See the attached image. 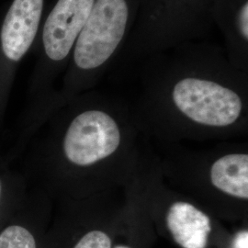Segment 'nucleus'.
<instances>
[{"label": "nucleus", "mask_w": 248, "mask_h": 248, "mask_svg": "<svg viewBox=\"0 0 248 248\" xmlns=\"http://www.w3.org/2000/svg\"><path fill=\"white\" fill-rule=\"evenodd\" d=\"M121 140V129L112 113L105 107H90L73 118L62 151L72 165L87 168L113 155Z\"/></svg>", "instance_id": "obj_4"}, {"label": "nucleus", "mask_w": 248, "mask_h": 248, "mask_svg": "<svg viewBox=\"0 0 248 248\" xmlns=\"http://www.w3.org/2000/svg\"><path fill=\"white\" fill-rule=\"evenodd\" d=\"M45 0H14L1 29V47L10 62L20 61L34 43Z\"/></svg>", "instance_id": "obj_5"}, {"label": "nucleus", "mask_w": 248, "mask_h": 248, "mask_svg": "<svg viewBox=\"0 0 248 248\" xmlns=\"http://www.w3.org/2000/svg\"><path fill=\"white\" fill-rule=\"evenodd\" d=\"M215 0H142L120 57L147 58L177 45L201 41L213 26Z\"/></svg>", "instance_id": "obj_2"}, {"label": "nucleus", "mask_w": 248, "mask_h": 248, "mask_svg": "<svg viewBox=\"0 0 248 248\" xmlns=\"http://www.w3.org/2000/svg\"><path fill=\"white\" fill-rule=\"evenodd\" d=\"M213 186L227 195L248 199V155L229 154L216 160L210 170Z\"/></svg>", "instance_id": "obj_8"}, {"label": "nucleus", "mask_w": 248, "mask_h": 248, "mask_svg": "<svg viewBox=\"0 0 248 248\" xmlns=\"http://www.w3.org/2000/svg\"><path fill=\"white\" fill-rule=\"evenodd\" d=\"M1 189H2V186H1V181H0V198H1Z\"/></svg>", "instance_id": "obj_13"}, {"label": "nucleus", "mask_w": 248, "mask_h": 248, "mask_svg": "<svg viewBox=\"0 0 248 248\" xmlns=\"http://www.w3.org/2000/svg\"><path fill=\"white\" fill-rule=\"evenodd\" d=\"M142 0H96L71 55L74 78L84 84L119 57L135 24Z\"/></svg>", "instance_id": "obj_3"}, {"label": "nucleus", "mask_w": 248, "mask_h": 248, "mask_svg": "<svg viewBox=\"0 0 248 248\" xmlns=\"http://www.w3.org/2000/svg\"><path fill=\"white\" fill-rule=\"evenodd\" d=\"M230 248H248V232L240 231L233 237Z\"/></svg>", "instance_id": "obj_11"}, {"label": "nucleus", "mask_w": 248, "mask_h": 248, "mask_svg": "<svg viewBox=\"0 0 248 248\" xmlns=\"http://www.w3.org/2000/svg\"><path fill=\"white\" fill-rule=\"evenodd\" d=\"M114 248H130L129 247H126V246H117Z\"/></svg>", "instance_id": "obj_12"}, {"label": "nucleus", "mask_w": 248, "mask_h": 248, "mask_svg": "<svg viewBox=\"0 0 248 248\" xmlns=\"http://www.w3.org/2000/svg\"><path fill=\"white\" fill-rule=\"evenodd\" d=\"M159 67L153 100L189 122L210 127L236 124L246 109L244 74L224 49L202 41L147 57Z\"/></svg>", "instance_id": "obj_1"}, {"label": "nucleus", "mask_w": 248, "mask_h": 248, "mask_svg": "<svg viewBox=\"0 0 248 248\" xmlns=\"http://www.w3.org/2000/svg\"><path fill=\"white\" fill-rule=\"evenodd\" d=\"M167 225L181 248H207L212 230L211 220L194 205L186 202H176L170 205Z\"/></svg>", "instance_id": "obj_7"}, {"label": "nucleus", "mask_w": 248, "mask_h": 248, "mask_svg": "<svg viewBox=\"0 0 248 248\" xmlns=\"http://www.w3.org/2000/svg\"><path fill=\"white\" fill-rule=\"evenodd\" d=\"M213 25L222 31L231 63L247 73L248 67V0H215Z\"/></svg>", "instance_id": "obj_6"}, {"label": "nucleus", "mask_w": 248, "mask_h": 248, "mask_svg": "<svg viewBox=\"0 0 248 248\" xmlns=\"http://www.w3.org/2000/svg\"><path fill=\"white\" fill-rule=\"evenodd\" d=\"M0 248H37L32 233L20 225H10L0 232Z\"/></svg>", "instance_id": "obj_9"}, {"label": "nucleus", "mask_w": 248, "mask_h": 248, "mask_svg": "<svg viewBox=\"0 0 248 248\" xmlns=\"http://www.w3.org/2000/svg\"><path fill=\"white\" fill-rule=\"evenodd\" d=\"M74 248H111V239L102 231H90L77 243Z\"/></svg>", "instance_id": "obj_10"}]
</instances>
